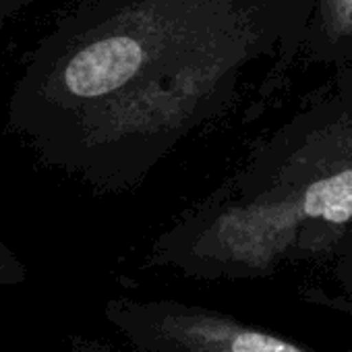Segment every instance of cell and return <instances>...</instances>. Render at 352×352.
<instances>
[{
	"mask_svg": "<svg viewBox=\"0 0 352 352\" xmlns=\"http://www.w3.org/2000/svg\"><path fill=\"white\" fill-rule=\"evenodd\" d=\"M282 19V0H81L28 56L9 129L94 189H135L222 114Z\"/></svg>",
	"mask_w": 352,
	"mask_h": 352,
	"instance_id": "1",
	"label": "cell"
},
{
	"mask_svg": "<svg viewBox=\"0 0 352 352\" xmlns=\"http://www.w3.org/2000/svg\"><path fill=\"white\" fill-rule=\"evenodd\" d=\"M317 226L352 228V133L327 157L307 147L265 181L224 187L164 232L151 257L204 278L265 274Z\"/></svg>",
	"mask_w": 352,
	"mask_h": 352,
	"instance_id": "2",
	"label": "cell"
},
{
	"mask_svg": "<svg viewBox=\"0 0 352 352\" xmlns=\"http://www.w3.org/2000/svg\"><path fill=\"white\" fill-rule=\"evenodd\" d=\"M106 317L143 352H313L228 315L172 300L108 302Z\"/></svg>",
	"mask_w": 352,
	"mask_h": 352,
	"instance_id": "3",
	"label": "cell"
},
{
	"mask_svg": "<svg viewBox=\"0 0 352 352\" xmlns=\"http://www.w3.org/2000/svg\"><path fill=\"white\" fill-rule=\"evenodd\" d=\"M321 25L329 42L352 40V0H321Z\"/></svg>",
	"mask_w": 352,
	"mask_h": 352,
	"instance_id": "4",
	"label": "cell"
},
{
	"mask_svg": "<svg viewBox=\"0 0 352 352\" xmlns=\"http://www.w3.org/2000/svg\"><path fill=\"white\" fill-rule=\"evenodd\" d=\"M25 278V267L19 257L0 241V284H17Z\"/></svg>",
	"mask_w": 352,
	"mask_h": 352,
	"instance_id": "5",
	"label": "cell"
},
{
	"mask_svg": "<svg viewBox=\"0 0 352 352\" xmlns=\"http://www.w3.org/2000/svg\"><path fill=\"white\" fill-rule=\"evenodd\" d=\"M40 3H44V0H0V21L7 23V19H11L19 11H25Z\"/></svg>",
	"mask_w": 352,
	"mask_h": 352,
	"instance_id": "6",
	"label": "cell"
},
{
	"mask_svg": "<svg viewBox=\"0 0 352 352\" xmlns=\"http://www.w3.org/2000/svg\"><path fill=\"white\" fill-rule=\"evenodd\" d=\"M79 352H110L108 348H102V346H96V344H91V342H81V346H79Z\"/></svg>",
	"mask_w": 352,
	"mask_h": 352,
	"instance_id": "7",
	"label": "cell"
},
{
	"mask_svg": "<svg viewBox=\"0 0 352 352\" xmlns=\"http://www.w3.org/2000/svg\"><path fill=\"white\" fill-rule=\"evenodd\" d=\"M3 25H5V23H3V21H0V30H3Z\"/></svg>",
	"mask_w": 352,
	"mask_h": 352,
	"instance_id": "8",
	"label": "cell"
}]
</instances>
